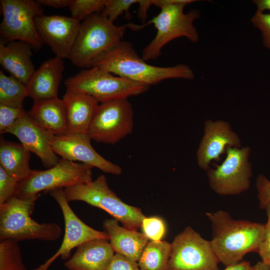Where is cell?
<instances>
[{
  "label": "cell",
  "instance_id": "obj_17",
  "mask_svg": "<svg viewBox=\"0 0 270 270\" xmlns=\"http://www.w3.org/2000/svg\"><path fill=\"white\" fill-rule=\"evenodd\" d=\"M5 133L15 136L26 149L40 158L46 168L54 166L59 161L51 144L54 135L36 124L28 116V112L6 130Z\"/></svg>",
  "mask_w": 270,
  "mask_h": 270
},
{
  "label": "cell",
  "instance_id": "obj_11",
  "mask_svg": "<svg viewBox=\"0 0 270 270\" xmlns=\"http://www.w3.org/2000/svg\"><path fill=\"white\" fill-rule=\"evenodd\" d=\"M134 112L128 98L99 104L90 124L88 135L98 142L114 144L132 134Z\"/></svg>",
  "mask_w": 270,
  "mask_h": 270
},
{
  "label": "cell",
  "instance_id": "obj_7",
  "mask_svg": "<svg viewBox=\"0 0 270 270\" xmlns=\"http://www.w3.org/2000/svg\"><path fill=\"white\" fill-rule=\"evenodd\" d=\"M64 84L66 88L88 94L100 103L139 95L149 88L98 66L81 70L67 78Z\"/></svg>",
  "mask_w": 270,
  "mask_h": 270
},
{
  "label": "cell",
  "instance_id": "obj_22",
  "mask_svg": "<svg viewBox=\"0 0 270 270\" xmlns=\"http://www.w3.org/2000/svg\"><path fill=\"white\" fill-rule=\"evenodd\" d=\"M103 228L108 236L110 244L114 252L138 262L148 242L146 236L137 230L120 226L114 218L106 219Z\"/></svg>",
  "mask_w": 270,
  "mask_h": 270
},
{
  "label": "cell",
  "instance_id": "obj_19",
  "mask_svg": "<svg viewBox=\"0 0 270 270\" xmlns=\"http://www.w3.org/2000/svg\"><path fill=\"white\" fill-rule=\"evenodd\" d=\"M62 100L68 134H88L99 102L88 94L68 88Z\"/></svg>",
  "mask_w": 270,
  "mask_h": 270
},
{
  "label": "cell",
  "instance_id": "obj_38",
  "mask_svg": "<svg viewBox=\"0 0 270 270\" xmlns=\"http://www.w3.org/2000/svg\"><path fill=\"white\" fill-rule=\"evenodd\" d=\"M42 6H46L56 8H69L72 0H37Z\"/></svg>",
  "mask_w": 270,
  "mask_h": 270
},
{
  "label": "cell",
  "instance_id": "obj_30",
  "mask_svg": "<svg viewBox=\"0 0 270 270\" xmlns=\"http://www.w3.org/2000/svg\"><path fill=\"white\" fill-rule=\"evenodd\" d=\"M137 2L138 0H108L101 14L114 23L124 12L127 18L130 17L129 10L132 6Z\"/></svg>",
  "mask_w": 270,
  "mask_h": 270
},
{
  "label": "cell",
  "instance_id": "obj_1",
  "mask_svg": "<svg viewBox=\"0 0 270 270\" xmlns=\"http://www.w3.org/2000/svg\"><path fill=\"white\" fill-rule=\"evenodd\" d=\"M206 214L212 229V248L226 267L242 261L248 253L257 252L264 238V224L234 220L222 210Z\"/></svg>",
  "mask_w": 270,
  "mask_h": 270
},
{
  "label": "cell",
  "instance_id": "obj_9",
  "mask_svg": "<svg viewBox=\"0 0 270 270\" xmlns=\"http://www.w3.org/2000/svg\"><path fill=\"white\" fill-rule=\"evenodd\" d=\"M2 19L0 24V41L20 40L28 43L34 50L42 46L36 28L35 18L44 14V9L32 0H1Z\"/></svg>",
  "mask_w": 270,
  "mask_h": 270
},
{
  "label": "cell",
  "instance_id": "obj_24",
  "mask_svg": "<svg viewBox=\"0 0 270 270\" xmlns=\"http://www.w3.org/2000/svg\"><path fill=\"white\" fill-rule=\"evenodd\" d=\"M30 152L20 143L0 140V166L18 182L29 176L32 172L29 162Z\"/></svg>",
  "mask_w": 270,
  "mask_h": 270
},
{
  "label": "cell",
  "instance_id": "obj_16",
  "mask_svg": "<svg viewBox=\"0 0 270 270\" xmlns=\"http://www.w3.org/2000/svg\"><path fill=\"white\" fill-rule=\"evenodd\" d=\"M233 146L240 148V140L230 124L222 120H208L196 152L199 166L207 170L212 160L220 161L228 148Z\"/></svg>",
  "mask_w": 270,
  "mask_h": 270
},
{
  "label": "cell",
  "instance_id": "obj_27",
  "mask_svg": "<svg viewBox=\"0 0 270 270\" xmlns=\"http://www.w3.org/2000/svg\"><path fill=\"white\" fill-rule=\"evenodd\" d=\"M0 270H28L18 242L12 240H0Z\"/></svg>",
  "mask_w": 270,
  "mask_h": 270
},
{
  "label": "cell",
  "instance_id": "obj_31",
  "mask_svg": "<svg viewBox=\"0 0 270 270\" xmlns=\"http://www.w3.org/2000/svg\"><path fill=\"white\" fill-rule=\"evenodd\" d=\"M24 108L0 104V134H3L26 114Z\"/></svg>",
  "mask_w": 270,
  "mask_h": 270
},
{
  "label": "cell",
  "instance_id": "obj_3",
  "mask_svg": "<svg viewBox=\"0 0 270 270\" xmlns=\"http://www.w3.org/2000/svg\"><path fill=\"white\" fill-rule=\"evenodd\" d=\"M144 26L132 23L116 26L101 13L95 14L81 22L69 59L78 68H90L122 41L127 28L136 30Z\"/></svg>",
  "mask_w": 270,
  "mask_h": 270
},
{
  "label": "cell",
  "instance_id": "obj_2",
  "mask_svg": "<svg viewBox=\"0 0 270 270\" xmlns=\"http://www.w3.org/2000/svg\"><path fill=\"white\" fill-rule=\"evenodd\" d=\"M93 66L148 86L168 79L194 78V72L186 64L158 66L148 64L138 54L132 43L124 40L98 59Z\"/></svg>",
  "mask_w": 270,
  "mask_h": 270
},
{
  "label": "cell",
  "instance_id": "obj_35",
  "mask_svg": "<svg viewBox=\"0 0 270 270\" xmlns=\"http://www.w3.org/2000/svg\"><path fill=\"white\" fill-rule=\"evenodd\" d=\"M259 206L264 209L270 204V181L263 174H260L256 180Z\"/></svg>",
  "mask_w": 270,
  "mask_h": 270
},
{
  "label": "cell",
  "instance_id": "obj_20",
  "mask_svg": "<svg viewBox=\"0 0 270 270\" xmlns=\"http://www.w3.org/2000/svg\"><path fill=\"white\" fill-rule=\"evenodd\" d=\"M32 50L28 43L23 41L0 42L1 66L26 85L36 70L32 60Z\"/></svg>",
  "mask_w": 270,
  "mask_h": 270
},
{
  "label": "cell",
  "instance_id": "obj_25",
  "mask_svg": "<svg viewBox=\"0 0 270 270\" xmlns=\"http://www.w3.org/2000/svg\"><path fill=\"white\" fill-rule=\"evenodd\" d=\"M171 244L165 240L148 242L138 261L141 270H168Z\"/></svg>",
  "mask_w": 270,
  "mask_h": 270
},
{
  "label": "cell",
  "instance_id": "obj_39",
  "mask_svg": "<svg viewBox=\"0 0 270 270\" xmlns=\"http://www.w3.org/2000/svg\"><path fill=\"white\" fill-rule=\"evenodd\" d=\"M250 264L248 261H242L238 264L226 266L224 270H249Z\"/></svg>",
  "mask_w": 270,
  "mask_h": 270
},
{
  "label": "cell",
  "instance_id": "obj_6",
  "mask_svg": "<svg viewBox=\"0 0 270 270\" xmlns=\"http://www.w3.org/2000/svg\"><path fill=\"white\" fill-rule=\"evenodd\" d=\"M64 192L68 202L81 201L100 208L129 229L138 230L146 216L140 208L122 202L110 188L103 174L90 182L65 188Z\"/></svg>",
  "mask_w": 270,
  "mask_h": 270
},
{
  "label": "cell",
  "instance_id": "obj_36",
  "mask_svg": "<svg viewBox=\"0 0 270 270\" xmlns=\"http://www.w3.org/2000/svg\"><path fill=\"white\" fill-rule=\"evenodd\" d=\"M267 222L265 224V236L257 252L262 261L270 266V204L266 208Z\"/></svg>",
  "mask_w": 270,
  "mask_h": 270
},
{
  "label": "cell",
  "instance_id": "obj_29",
  "mask_svg": "<svg viewBox=\"0 0 270 270\" xmlns=\"http://www.w3.org/2000/svg\"><path fill=\"white\" fill-rule=\"evenodd\" d=\"M141 228L143 234L152 242L161 241L166 232L164 221L158 216L146 217L142 220Z\"/></svg>",
  "mask_w": 270,
  "mask_h": 270
},
{
  "label": "cell",
  "instance_id": "obj_4",
  "mask_svg": "<svg viewBox=\"0 0 270 270\" xmlns=\"http://www.w3.org/2000/svg\"><path fill=\"white\" fill-rule=\"evenodd\" d=\"M39 195L26 198L14 196L0 205V240H12L54 241L62 234L54 222L39 223L31 218Z\"/></svg>",
  "mask_w": 270,
  "mask_h": 270
},
{
  "label": "cell",
  "instance_id": "obj_5",
  "mask_svg": "<svg viewBox=\"0 0 270 270\" xmlns=\"http://www.w3.org/2000/svg\"><path fill=\"white\" fill-rule=\"evenodd\" d=\"M194 2L176 0L172 4L162 7L160 12L148 22L147 24L154 26L156 33L142 51L144 60L157 58L164 46L176 38L185 37L192 42L198 41L199 35L194 22L200 18V12L195 9L187 13L184 12L186 6Z\"/></svg>",
  "mask_w": 270,
  "mask_h": 270
},
{
  "label": "cell",
  "instance_id": "obj_32",
  "mask_svg": "<svg viewBox=\"0 0 270 270\" xmlns=\"http://www.w3.org/2000/svg\"><path fill=\"white\" fill-rule=\"evenodd\" d=\"M18 182L0 166V205L14 196Z\"/></svg>",
  "mask_w": 270,
  "mask_h": 270
},
{
  "label": "cell",
  "instance_id": "obj_40",
  "mask_svg": "<svg viewBox=\"0 0 270 270\" xmlns=\"http://www.w3.org/2000/svg\"><path fill=\"white\" fill-rule=\"evenodd\" d=\"M252 2L257 7V11L264 12L266 10H270V0H255Z\"/></svg>",
  "mask_w": 270,
  "mask_h": 270
},
{
  "label": "cell",
  "instance_id": "obj_37",
  "mask_svg": "<svg viewBox=\"0 0 270 270\" xmlns=\"http://www.w3.org/2000/svg\"><path fill=\"white\" fill-rule=\"evenodd\" d=\"M153 2L154 0H138V18L144 25H146L145 22L147 18L148 11L150 6L153 5Z\"/></svg>",
  "mask_w": 270,
  "mask_h": 270
},
{
  "label": "cell",
  "instance_id": "obj_14",
  "mask_svg": "<svg viewBox=\"0 0 270 270\" xmlns=\"http://www.w3.org/2000/svg\"><path fill=\"white\" fill-rule=\"evenodd\" d=\"M34 23L43 44L50 48L55 56L69 58L81 22L71 16L44 14L36 17Z\"/></svg>",
  "mask_w": 270,
  "mask_h": 270
},
{
  "label": "cell",
  "instance_id": "obj_13",
  "mask_svg": "<svg viewBox=\"0 0 270 270\" xmlns=\"http://www.w3.org/2000/svg\"><path fill=\"white\" fill-rule=\"evenodd\" d=\"M49 192L61 209L64 222V233L61 245L56 252L34 270H48L58 258L68 260L70 257L71 251L85 242L96 239L109 240L108 236L104 231L92 228L76 215L66 198L64 188L54 190Z\"/></svg>",
  "mask_w": 270,
  "mask_h": 270
},
{
  "label": "cell",
  "instance_id": "obj_28",
  "mask_svg": "<svg viewBox=\"0 0 270 270\" xmlns=\"http://www.w3.org/2000/svg\"><path fill=\"white\" fill-rule=\"evenodd\" d=\"M108 0H72L69 6L71 17L82 22L88 17L101 13Z\"/></svg>",
  "mask_w": 270,
  "mask_h": 270
},
{
  "label": "cell",
  "instance_id": "obj_23",
  "mask_svg": "<svg viewBox=\"0 0 270 270\" xmlns=\"http://www.w3.org/2000/svg\"><path fill=\"white\" fill-rule=\"evenodd\" d=\"M28 114L36 124L54 136L68 134L63 100L58 97L34 102Z\"/></svg>",
  "mask_w": 270,
  "mask_h": 270
},
{
  "label": "cell",
  "instance_id": "obj_8",
  "mask_svg": "<svg viewBox=\"0 0 270 270\" xmlns=\"http://www.w3.org/2000/svg\"><path fill=\"white\" fill-rule=\"evenodd\" d=\"M92 167L81 162L60 159L54 166L46 170H33L30 175L18 182L14 196L26 198L42 192L90 182Z\"/></svg>",
  "mask_w": 270,
  "mask_h": 270
},
{
  "label": "cell",
  "instance_id": "obj_21",
  "mask_svg": "<svg viewBox=\"0 0 270 270\" xmlns=\"http://www.w3.org/2000/svg\"><path fill=\"white\" fill-rule=\"evenodd\" d=\"M114 254L108 240H94L78 246L64 265L68 270H106Z\"/></svg>",
  "mask_w": 270,
  "mask_h": 270
},
{
  "label": "cell",
  "instance_id": "obj_18",
  "mask_svg": "<svg viewBox=\"0 0 270 270\" xmlns=\"http://www.w3.org/2000/svg\"><path fill=\"white\" fill-rule=\"evenodd\" d=\"M64 70L63 59L58 56L44 61L26 85L27 97L34 102L58 97Z\"/></svg>",
  "mask_w": 270,
  "mask_h": 270
},
{
  "label": "cell",
  "instance_id": "obj_26",
  "mask_svg": "<svg viewBox=\"0 0 270 270\" xmlns=\"http://www.w3.org/2000/svg\"><path fill=\"white\" fill-rule=\"evenodd\" d=\"M27 97L26 86L12 76H6L0 70V104L24 108Z\"/></svg>",
  "mask_w": 270,
  "mask_h": 270
},
{
  "label": "cell",
  "instance_id": "obj_10",
  "mask_svg": "<svg viewBox=\"0 0 270 270\" xmlns=\"http://www.w3.org/2000/svg\"><path fill=\"white\" fill-rule=\"evenodd\" d=\"M171 246L168 270H220V262L210 240L192 228H186Z\"/></svg>",
  "mask_w": 270,
  "mask_h": 270
},
{
  "label": "cell",
  "instance_id": "obj_41",
  "mask_svg": "<svg viewBox=\"0 0 270 270\" xmlns=\"http://www.w3.org/2000/svg\"><path fill=\"white\" fill-rule=\"evenodd\" d=\"M249 270H270V266L263 262L260 261L254 266H251Z\"/></svg>",
  "mask_w": 270,
  "mask_h": 270
},
{
  "label": "cell",
  "instance_id": "obj_12",
  "mask_svg": "<svg viewBox=\"0 0 270 270\" xmlns=\"http://www.w3.org/2000/svg\"><path fill=\"white\" fill-rule=\"evenodd\" d=\"M250 149L228 147L226 157L215 168H209L207 175L210 188L222 196L239 194L246 190L252 176L250 164L248 160Z\"/></svg>",
  "mask_w": 270,
  "mask_h": 270
},
{
  "label": "cell",
  "instance_id": "obj_34",
  "mask_svg": "<svg viewBox=\"0 0 270 270\" xmlns=\"http://www.w3.org/2000/svg\"><path fill=\"white\" fill-rule=\"evenodd\" d=\"M106 270H141L137 262L115 253Z\"/></svg>",
  "mask_w": 270,
  "mask_h": 270
},
{
  "label": "cell",
  "instance_id": "obj_33",
  "mask_svg": "<svg viewBox=\"0 0 270 270\" xmlns=\"http://www.w3.org/2000/svg\"><path fill=\"white\" fill-rule=\"evenodd\" d=\"M251 22L260 31L264 46L270 50V14L256 10Z\"/></svg>",
  "mask_w": 270,
  "mask_h": 270
},
{
  "label": "cell",
  "instance_id": "obj_15",
  "mask_svg": "<svg viewBox=\"0 0 270 270\" xmlns=\"http://www.w3.org/2000/svg\"><path fill=\"white\" fill-rule=\"evenodd\" d=\"M88 134H67L60 136H53L51 142L54 152L62 158L78 161L104 172L120 175L122 168L108 160L93 148Z\"/></svg>",
  "mask_w": 270,
  "mask_h": 270
}]
</instances>
